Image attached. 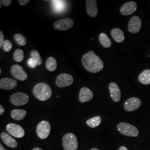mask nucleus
Masks as SVG:
<instances>
[{
  "instance_id": "31",
  "label": "nucleus",
  "mask_w": 150,
  "mask_h": 150,
  "mask_svg": "<svg viewBox=\"0 0 150 150\" xmlns=\"http://www.w3.org/2000/svg\"><path fill=\"white\" fill-rule=\"evenodd\" d=\"M4 35L2 33V32L1 31H0V48L2 47V45L4 42Z\"/></svg>"
},
{
  "instance_id": "4",
  "label": "nucleus",
  "mask_w": 150,
  "mask_h": 150,
  "mask_svg": "<svg viewBox=\"0 0 150 150\" xmlns=\"http://www.w3.org/2000/svg\"><path fill=\"white\" fill-rule=\"evenodd\" d=\"M62 145L64 150H77L78 141L76 136L72 133L64 134L62 139Z\"/></svg>"
},
{
  "instance_id": "29",
  "label": "nucleus",
  "mask_w": 150,
  "mask_h": 150,
  "mask_svg": "<svg viewBox=\"0 0 150 150\" xmlns=\"http://www.w3.org/2000/svg\"><path fill=\"white\" fill-rule=\"evenodd\" d=\"M52 2H54V5L55 9L57 10H61L63 8V6H64V1H52Z\"/></svg>"
},
{
  "instance_id": "22",
  "label": "nucleus",
  "mask_w": 150,
  "mask_h": 150,
  "mask_svg": "<svg viewBox=\"0 0 150 150\" xmlns=\"http://www.w3.org/2000/svg\"><path fill=\"white\" fill-rule=\"evenodd\" d=\"M99 41L102 46L105 48H110L111 46V41L105 33H101L99 35Z\"/></svg>"
},
{
  "instance_id": "23",
  "label": "nucleus",
  "mask_w": 150,
  "mask_h": 150,
  "mask_svg": "<svg viewBox=\"0 0 150 150\" xmlns=\"http://www.w3.org/2000/svg\"><path fill=\"white\" fill-rule=\"evenodd\" d=\"M101 121H102L101 117L100 116H97L87 120L86 123L90 127L95 128L101 124Z\"/></svg>"
},
{
  "instance_id": "24",
  "label": "nucleus",
  "mask_w": 150,
  "mask_h": 150,
  "mask_svg": "<svg viewBox=\"0 0 150 150\" xmlns=\"http://www.w3.org/2000/svg\"><path fill=\"white\" fill-rule=\"evenodd\" d=\"M46 67L49 71L53 72L57 69V61L56 59L50 57L48 58L46 61Z\"/></svg>"
},
{
  "instance_id": "15",
  "label": "nucleus",
  "mask_w": 150,
  "mask_h": 150,
  "mask_svg": "<svg viewBox=\"0 0 150 150\" xmlns=\"http://www.w3.org/2000/svg\"><path fill=\"white\" fill-rule=\"evenodd\" d=\"M17 85V82L10 78H2L0 80V88L2 90H10L15 88Z\"/></svg>"
},
{
  "instance_id": "35",
  "label": "nucleus",
  "mask_w": 150,
  "mask_h": 150,
  "mask_svg": "<svg viewBox=\"0 0 150 150\" xmlns=\"http://www.w3.org/2000/svg\"><path fill=\"white\" fill-rule=\"evenodd\" d=\"M119 150H129L125 146H121L119 148Z\"/></svg>"
},
{
  "instance_id": "5",
  "label": "nucleus",
  "mask_w": 150,
  "mask_h": 150,
  "mask_svg": "<svg viewBox=\"0 0 150 150\" xmlns=\"http://www.w3.org/2000/svg\"><path fill=\"white\" fill-rule=\"evenodd\" d=\"M10 102L12 105L20 106L27 104L29 101V97L23 92H16L10 97Z\"/></svg>"
},
{
  "instance_id": "36",
  "label": "nucleus",
  "mask_w": 150,
  "mask_h": 150,
  "mask_svg": "<svg viewBox=\"0 0 150 150\" xmlns=\"http://www.w3.org/2000/svg\"><path fill=\"white\" fill-rule=\"evenodd\" d=\"M0 150H6L2 146V145L0 144Z\"/></svg>"
},
{
  "instance_id": "16",
  "label": "nucleus",
  "mask_w": 150,
  "mask_h": 150,
  "mask_svg": "<svg viewBox=\"0 0 150 150\" xmlns=\"http://www.w3.org/2000/svg\"><path fill=\"white\" fill-rule=\"evenodd\" d=\"M93 97V93L88 88L84 87L81 89L79 93V101L81 103L91 101Z\"/></svg>"
},
{
  "instance_id": "11",
  "label": "nucleus",
  "mask_w": 150,
  "mask_h": 150,
  "mask_svg": "<svg viewBox=\"0 0 150 150\" xmlns=\"http://www.w3.org/2000/svg\"><path fill=\"white\" fill-rule=\"evenodd\" d=\"M141 105V101L139 98L133 97L126 101L124 103V108L126 111L131 112L139 108Z\"/></svg>"
},
{
  "instance_id": "28",
  "label": "nucleus",
  "mask_w": 150,
  "mask_h": 150,
  "mask_svg": "<svg viewBox=\"0 0 150 150\" xmlns=\"http://www.w3.org/2000/svg\"><path fill=\"white\" fill-rule=\"evenodd\" d=\"M2 48L6 52H8L12 48V44L8 40H6L2 45Z\"/></svg>"
},
{
  "instance_id": "17",
  "label": "nucleus",
  "mask_w": 150,
  "mask_h": 150,
  "mask_svg": "<svg viewBox=\"0 0 150 150\" xmlns=\"http://www.w3.org/2000/svg\"><path fill=\"white\" fill-rule=\"evenodd\" d=\"M86 11L91 17H95L98 13L97 2L95 0H87L86 2Z\"/></svg>"
},
{
  "instance_id": "38",
  "label": "nucleus",
  "mask_w": 150,
  "mask_h": 150,
  "mask_svg": "<svg viewBox=\"0 0 150 150\" xmlns=\"http://www.w3.org/2000/svg\"><path fill=\"white\" fill-rule=\"evenodd\" d=\"M91 150H98V149H96V148H93V149H92Z\"/></svg>"
},
{
  "instance_id": "33",
  "label": "nucleus",
  "mask_w": 150,
  "mask_h": 150,
  "mask_svg": "<svg viewBox=\"0 0 150 150\" xmlns=\"http://www.w3.org/2000/svg\"><path fill=\"white\" fill-rule=\"evenodd\" d=\"M29 0H19L18 2L21 6H25L29 3Z\"/></svg>"
},
{
  "instance_id": "2",
  "label": "nucleus",
  "mask_w": 150,
  "mask_h": 150,
  "mask_svg": "<svg viewBox=\"0 0 150 150\" xmlns=\"http://www.w3.org/2000/svg\"><path fill=\"white\" fill-rule=\"evenodd\" d=\"M51 87L45 83H39L36 85L33 89V93L38 100L45 101L48 100L52 95Z\"/></svg>"
},
{
  "instance_id": "39",
  "label": "nucleus",
  "mask_w": 150,
  "mask_h": 150,
  "mask_svg": "<svg viewBox=\"0 0 150 150\" xmlns=\"http://www.w3.org/2000/svg\"><path fill=\"white\" fill-rule=\"evenodd\" d=\"M0 74H1V69L0 70Z\"/></svg>"
},
{
  "instance_id": "8",
  "label": "nucleus",
  "mask_w": 150,
  "mask_h": 150,
  "mask_svg": "<svg viewBox=\"0 0 150 150\" xmlns=\"http://www.w3.org/2000/svg\"><path fill=\"white\" fill-rule=\"evenodd\" d=\"M74 21L70 18H65L54 23V28L59 31H67L74 26Z\"/></svg>"
},
{
  "instance_id": "34",
  "label": "nucleus",
  "mask_w": 150,
  "mask_h": 150,
  "mask_svg": "<svg viewBox=\"0 0 150 150\" xmlns=\"http://www.w3.org/2000/svg\"><path fill=\"white\" fill-rule=\"evenodd\" d=\"M5 112V108L2 105H0V115H2Z\"/></svg>"
},
{
  "instance_id": "37",
  "label": "nucleus",
  "mask_w": 150,
  "mask_h": 150,
  "mask_svg": "<svg viewBox=\"0 0 150 150\" xmlns=\"http://www.w3.org/2000/svg\"><path fill=\"white\" fill-rule=\"evenodd\" d=\"M32 150H42L41 148H40V147H35V148H34Z\"/></svg>"
},
{
  "instance_id": "21",
  "label": "nucleus",
  "mask_w": 150,
  "mask_h": 150,
  "mask_svg": "<svg viewBox=\"0 0 150 150\" xmlns=\"http://www.w3.org/2000/svg\"><path fill=\"white\" fill-rule=\"evenodd\" d=\"M139 82L144 85L150 84V70L144 71L139 76Z\"/></svg>"
},
{
  "instance_id": "18",
  "label": "nucleus",
  "mask_w": 150,
  "mask_h": 150,
  "mask_svg": "<svg viewBox=\"0 0 150 150\" xmlns=\"http://www.w3.org/2000/svg\"><path fill=\"white\" fill-rule=\"evenodd\" d=\"M1 139L7 146L11 148H16L17 146V142L15 139H13L6 132H2L1 134Z\"/></svg>"
},
{
  "instance_id": "3",
  "label": "nucleus",
  "mask_w": 150,
  "mask_h": 150,
  "mask_svg": "<svg viewBox=\"0 0 150 150\" xmlns=\"http://www.w3.org/2000/svg\"><path fill=\"white\" fill-rule=\"evenodd\" d=\"M118 131L125 136L131 137L138 136L139 132L135 126L126 122L118 123L117 126Z\"/></svg>"
},
{
  "instance_id": "25",
  "label": "nucleus",
  "mask_w": 150,
  "mask_h": 150,
  "mask_svg": "<svg viewBox=\"0 0 150 150\" xmlns=\"http://www.w3.org/2000/svg\"><path fill=\"white\" fill-rule=\"evenodd\" d=\"M14 40L17 43L21 46H23L27 43V40L26 38L20 33L16 34L14 36Z\"/></svg>"
},
{
  "instance_id": "1",
  "label": "nucleus",
  "mask_w": 150,
  "mask_h": 150,
  "mask_svg": "<svg viewBox=\"0 0 150 150\" xmlns=\"http://www.w3.org/2000/svg\"><path fill=\"white\" fill-rule=\"evenodd\" d=\"M81 61L85 69L91 73H97L103 69V62L92 51H90L87 53L84 54L82 57Z\"/></svg>"
},
{
  "instance_id": "32",
  "label": "nucleus",
  "mask_w": 150,
  "mask_h": 150,
  "mask_svg": "<svg viewBox=\"0 0 150 150\" xmlns=\"http://www.w3.org/2000/svg\"><path fill=\"white\" fill-rule=\"evenodd\" d=\"M1 2L6 7L10 6L12 2V1L11 0H1Z\"/></svg>"
},
{
  "instance_id": "13",
  "label": "nucleus",
  "mask_w": 150,
  "mask_h": 150,
  "mask_svg": "<svg viewBox=\"0 0 150 150\" xmlns=\"http://www.w3.org/2000/svg\"><path fill=\"white\" fill-rule=\"evenodd\" d=\"M137 10L136 2L131 1L125 4L120 9L121 13L124 16H128L134 13Z\"/></svg>"
},
{
  "instance_id": "27",
  "label": "nucleus",
  "mask_w": 150,
  "mask_h": 150,
  "mask_svg": "<svg viewBox=\"0 0 150 150\" xmlns=\"http://www.w3.org/2000/svg\"><path fill=\"white\" fill-rule=\"evenodd\" d=\"M13 59L17 62H20L24 59V53L21 49H17L13 54Z\"/></svg>"
},
{
  "instance_id": "7",
  "label": "nucleus",
  "mask_w": 150,
  "mask_h": 150,
  "mask_svg": "<svg viewBox=\"0 0 150 150\" xmlns=\"http://www.w3.org/2000/svg\"><path fill=\"white\" fill-rule=\"evenodd\" d=\"M6 130L11 136L16 138H22L25 134L23 129L21 126L16 123H8L6 126Z\"/></svg>"
},
{
  "instance_id": "6",
  "label": "nucleus",
  "mask_w": 150,
  "mask_h": 150,
  "mask_svg": "<svg viewBox=\"0 0 150 150\" xmlns=\"http://www.w3.org/2000/svg\"><path fill=\"white\" fill-rule=\"evenodd\" d=\"M51 131L50 124L47 121H42L38 124L36 132L41 139H46L48 137Z\"/></svg>"
},
{
  "instance_id": "9",
  "label": "nucleus",
  "mask_w": 150,
  "mask_h": 150,
  "mask_svg": "<svg viewBox=\"0 0 150 150\" xmlns=\"http://www.w3.org/2000/svg\"><path fill=\"white\" fill-rule=\"evenodd\" d=\"M73 82V77L68 74H61L57 76L56 80V84L59 88L70 86Z\"/></svg>"
},
{
  "instance_id": "19",
  "label": "nucleus",
  "mask_w": 150,
  "mask_h": 150,
  "mask_svg": "<svg viewBox=\"0 0 150 150\" xmlns=\"http://www.w3.org/2000/svg\"><path fill=\"white\" fill-rule=\"evenodd\" d=\"M113 39L117 43L122 42L125 40V35L123 31L120 28H113L111 31Z\"/></svg>"
},
{
  "instance_id": "14",
  "label": "nucleus",
  "mask_w": 150,
  "mask_h": 150,
  "mask_svg": "<svg viewBox=\"0 0 150 150\" xmlns=\"http://www.w3.org/2000/svg\"><path fill=\"white\" fill-rule=\"evenodd\" d=\"M109 91L113 100L115 102H119L121 99V93L118 85L115 82L110 83L109 85Z\"/></svg>"
},
{
  "instance_id": "20",
  "label": "nucleus",
  "mask_w": 150,
  "mask_h": 150,
  "mask_svg": "<svg viewBox=\"0 0 150 150\" xmlns=\"http://www.w3.org/2000/svg\"><path fill=\"white\" fill-rule=\"evenodd\" d=\"M27 114L26 111L21 109H15L11 112V117L17 121H20L25 118Z\"/></svg>"
},
{
  "instance_id": "12",
  "label": "nucleus",
  "mask_w": 150,
  "mask_h": 150,
  "mask_svg": "<svg viewBox=\"0 0 150 150\" xmlns=\"http://www.w3.org/2000/svg\"><path fill=\"white\" fill-rule=\"evenodd\" d=\"M142 26V22L139 16L132 17L129 23V31L132 33L139 32Z\"/></svg>"
},
{
  "instance_id": "10",
  "label": "nucleus",
  "mask_w": 150,
  "mask_h": 150,
  "mask_svg": "<svg viewBox=\"0 0 150 150\" xmlns=\"http://www.w3.org/2000/svg\"><path fill=\"white\" fill-rule=\"evenodd\" d=\"M11 73L13 77L18 80L25 81L28 77L26 72L18 64H14L11 67Z\"/></svg>"
},
{
  "instance_id": "26",
  "label": "nucleus",
  "mask_w": 150,
  "mask_h": 150,
  "mask_svg": "<svg viewBox=\"0 0 150 150\" xmlns=\"http://www.w3.org/2000/svg\"><path fill=\"white\" fill-rule=\"evenodd\" d=\"M30 56L32 59H33L40 66L42 64V59L39 52L36 50H33L30 52Z\"/></svg>"
},
{
  "instance_id": "30",
  "label": "nucleus",
  "mask_w": 150,
  "mask_h": 150,
  "mask_svg": "<svg viewBox=\"0 0 150 150\" xmlns=\"http://www.w3.org/2000/svg\"><path fill=\"white\" fill-rule=\"evenodd\" d=\"M27 64H28V67H30L31 69H35L38 66L36 62L33 59H32L31 57L28 59V61H27Z\"/></svg>"
}]
</instances>
